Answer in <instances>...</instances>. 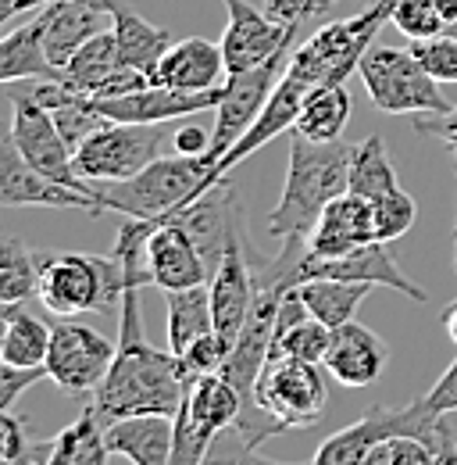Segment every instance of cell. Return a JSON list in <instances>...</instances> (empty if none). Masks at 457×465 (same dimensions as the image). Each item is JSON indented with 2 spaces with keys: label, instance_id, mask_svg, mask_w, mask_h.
<instances>
[{
  "label": "cell",
  "instance_id": "6da1fadb",
  "mask_svg": "<svg viewBox=\"0 0 457 465\" xmlns=\"http://www.w3.org/2000/svg\"><path fill=\"white\" fill-rule=\"evenodd\" d=\"M140 297L143 283H125L118 312V354L90 401L104 426L114 419L147 415V411L175 415L190 387L182 358L171 351H158L147 341V319Z\"/></svg>",
  "mask_w": 457,
  "mask_h": 465
},
{
  "label": "cell",
  "instance_id": "7a4b0ae2",
  "mask_svg": "<svg viewBox=\"0 0 457 465\" xmlns=\"http://www.w3.org/2000/svg\"><path fill=\"white\" fill-rule=\"evenodd\" d=\"M350 143H315L300 133H289V158L279 204L268 215V232L276 240H307L322 212L346 193Z\"/></svg>",
  "mask_w": 457,
  "mask_h": 465
},
{
  "label": "cell",
  "instance_id": "3957f363",
  "mask_svg": "<svg viewBox=\"0 0 457 465\" xmlns=\"http://www.w3.org/2000/svg\"><path fill=\"white\" fill-rule=\"evenodd\" d=\"M40 301L57 319H72L83 312L114 315L122 312L125 269L118 258H101L86 251H40Z\"/></svg>",
  "mask_w": 457,
  "mask_h": 465
},
{
  "label": "cell",
  "instance_id": "277c9868",
  "mask_svg": "<svg viewBox=\"0 0 457 465\" xmlns=\"http://www.w3.org/2000/svg\"><path fill=\"white\" fill-rule=\"evenodd\" d=\"M386 437H418L436 455H447V451L457 448V433L447 426V419L425 405V398H418V401H411L404 408H368L357 422H350V426H343L340 433H333L318 448L311 465H357V459L372 444H379Z\"/></svg>",
  "mask_w": 457,
  "mask_h": 465
},
{
  "label": "cell",
  "instance_id": "5b68a950",
  "mask_svg": "<svg viewBox=\"0 0 457 465\" xmlns=\"http://www.w3.org/2000/svg\"><path fill=\"white\" fill-rule=\"evenodd\" d=\"M204 158H158L143 173L122 183H90L93 197L101 201L104 212H118L125 219H165L171 212L186 208L208 175Z\"/></svg>",
  "mask_w": 457,
  "mask_h": 465
},
{
  "label": "cell",
  "instance_id": "8992f818",
  "mask_svg": "<svg viewBox=\"0 0 457 465\" xmlns=\"http://www.w3.org/2000/svg\"><path fill=\"white\" fill-rule=\"evenodd\" d=\"M372 104L386 115H440L451 112L454 104L443 97L440 83L422 68V61L400 47H372L361 68H357Z\"/></svg>",
  "mask_w": 457,
  "mask_h": 465
},
{
  "label": "cell",
  "instance_id": "52a82bcc",
  "mask_svg": "<svg viewBox=\"0 0 457 465\" xmlns=\"http://www.w3.org/2000/svg\"><path fill=\"white\" fill-rule=\"evenodd\" d=\"M326 365L300 361L289 354H272L261 380H258V408L279 426V430H304L322 419L329 405V383Z\"/></svg>",
  "mask_w": 457,
  "mask_h": 465
},
{
  "label": "cell",
  "instance_id": "ba28073f",
  "mask_svg": "<svg viewBox=\"0 0 457 465\" xmlns=\"http://www.w3.org/2000/svg\"><path fill=\"white\" fill-rule=\"evenodd\" d=\"M169 129L143 122H108L75 151V169L86 183H122L154 165L165 151Z\"/></svg>",
  "mask_w": 457,
  "mask_h": 465
},
{
  "label": "cell",
  "instance_id": "9c48e42d",
  "mask_svg": "<svg viewBox=\"0 0 457 465\" xmlns=\"http://www.w3.org/2000/svg\"><path fill=\"white\" fill-rule=\"evenodd\" d=\"M15 147L22 151V158L36 169V173L51 175L61 186H72V190H83V193H93L90 183L79 175L75 169V151L68 147V140L61 136L54 115L33 101L29 90H11V125H7ZM101 204V201H97Z\"/></svg>",
  "mask_w": 457,
  "mask_h": 465
},
{
  "label": "cell",
  "instance_id": "30bf717a",
  "mask_svg": "<svg viewBox=\"0 0 457 465\" xmlns=\"http://www.w3.org/2000/svg\"><path fill=\"white\" fill-rule=\"evenodd\" d=\"M114 348L104 333H97L86 322L61 319L51 330V351H47V372L64 394L93 398L112 369Z\"/></svg>",
  "mask_w": 457,
  "mask_h": 465
},
{
  "label": "cell",
  "instance_id": "8fae6325",
  "mask_svg": "<svg viewBox=\"0 0 457 465\" xmlns=\"http://www.w3.org/2000/svg\"><path fill=\"white\" fill-rule=\"evenodd\" d=\"M293 54H279V58L265 61L250 72H232L222 90V104L215 108V125H211V151L204 154L208 165H215L236 140H243V133L261 118L276 83L283 79L286 64ZM211 173V169H208Z\"/></svg>",
  "mask_w": 457,
  "mask_h": 465
},
{
  "label": "cell",
  "instance_id": "7c38bea8",
  "mask_svg": "<svg viewBox=\"0 0 457 465\" xmlns=\"http://www.w3.org/2000/svg\"><path fill=\"white\" fill-rule=\"evenodd\" d=\"M228 11L226 33H222V54L226 68L232 72H250L265 61L289 54V44L297 40L300 25H289L272 18L265 7H254L250 0H222Z\"/></svg>",
  "mask_w": 457,
  "mask_h": 465
},
{
  "label": "cell",
  "instance_id": "4fadbf2b",
  "mask_svg": "<svg viewBox=\"0 0 457 465\" xmlns=\"http://www.w3.org/2000/svg\"><path fill=\"white\" fill-rule=\"evenodd\" d=\"M0 204L4 208H18V204H33V208H57V212H86V215H108L93 193L61 186L51 175L36 173L22 151L15 147L11 133H4L0 140Z\"/></svg>",
  "mask_w": 457,
  "mask_h": 465
},
{
  "label": "cell",
  "instance_id": "5bb4252c",
  "mask_svg": "<svg viewBox=\"0 0 457 465\" xmlns=\"http://www.w3.org/2000/svg\"><path fill=\"white\" fill-rule=\"evenodd\" d=\"M161 223H175V226H182V230L190 232V240L197 243V251L204 254V262H208V269L215 276V269L226 258L232 232L243 230V204H239L236 186L228 179H222L219 186H211L208 193H200L186 208L165 215Z\"/></svg>",
  "mask_w": 457,
  "mask_h": 465
},
{
  "label": "cell",
  "instance_id": "9a60e30c",
  "mask_svg": "<svg viewBox=\"0 0 457 465\" xmlns=\"http://www.w3.org/2000/svg\"><path fill=\"white\" fill-rule=\"evenodd\" d=\"M222 90H171L151 83L129 97H93V108L108 122H143V125H169L179 118L200 115L222 104Z\"/></svg>",
  "mask_w": 457,
  "mask_h": 465
},
{
  "label": "cell",
  "instance_id": "2e32d148",
  "mask_svg": "<svg viewBox=\"0 0 457 465\" xmlns=\"http://www.w3.org/2000/svg\"><path fill=\"white\" fill-rule=\"evenodd\" d=\"M254 265L247 254V226L239 232H232L226 247L222 265L211 276V308H215V330L226 341L228 348L236 344V337L243 333V322L250 315L254 304Z\"/></svg>",
  "mask_w": 457,
  "mask_h": 465
},
{
  "label": "cell",
  "instance_id": "e0dca14e",
  "mask_svg": "<svg viewBox=\"0 0 457 465\" xmlns=\"http://www.w3.org/2000/svg\"><path fill=\"white\" fill-rule=\"evenodd\" d=\"M147 265H151V280L158 291H186V287L211 283V269L204 254L197 251L190 232L175 223L158 219V226L147 240Z\"/></svg>",
  "mask_w": 457,
  "mask_h": 465
},
{
  "label": "cell",
  "instance_id": "ac0fdd59",
  "mask_svg": "<svg viewBox=\"0 0 457 465\" xmlns=\"http://www.w3.org/2000/svg\"><path fill=\"white\" fill-rule=\"evenodd\" d=\"M386 361H390V348L383 344V337L350 319L333 330V344H329V354L322 365L343 387L357 391V387H372L383 376Z\"/></svg>",
  "mask_w": 457,
  "mask_h": 465
},
{
  "label": "cell",
  "instance_id": "d6986e66",
  "mask_svg": "<svg viewBox=\"0 0 457 465\" xmlns=\"http://www.w3.org/2000/svg\"><path fill=\"white\" fill-rule=\"evenodd\" d=\"M36 15L44 22L47 58L54 61L57 68H64L83 44H90L97 33H108V25L114 22L112 11H101L86 0H51Z\"/></svg>",
  "mask_w": 457,
  "mask_h": 465
},
{
  "label": "cell",
  "instance_id": "ffe728a7",
  "mask_svg": "<svg viewBox=\"0 0 457 465\" xmlns=\"http://www.w3.org/2000/svg\"><path fill=\"white\" fill-rule=\"evenodd\" d=\"M226 54L222 44H211L204 36H186L171 44V51L161 58L158 72L151 75L154 83L171 90H219L226 86Z\"/></svg>",
  "mask_w": 457,
  "mask_h": 465
},
{
  "label": "cell",
  "instance_id": "44dd1931",
  "mask_svg": "<svg viewBox=\"0 0 457 465\" xmlns=\"http://www.w3.org/2000/svg\"><path fill=\"white\" fill-rule=\"evenodd\" d=\"M372 240H375L372 204L365 197L343 193V197H336L322 212V219L315 223V230L307 236V247L318 258H340V254H350V251H357V247H365Z\"/></svg>",
  "mask_w": 457,
  "mask_h": 465
},
{
  "label": "cell",
  "instance_id": "7402d4cb",
  "mask_svg": "<svg viewBox=\"0 0 457 465\" xmlns=\"http://www.w3.org/2000/svg\"><path fill=\"white\" fill-rule=\"evenodd\" d=\"M104 440L112 455H122L132 465H169L175 444V415H125L104 426Z\"/></svg>",
  "mask_w": 457,
  "mask_h": 465
},
{
  "label": "cell",
  "instance_id": "603a6c76",
  "mask_svg": "<svg viewBox=\"0 0 457 465\" xmlns=\"http://www.w3.org/2000/svg\"><path fill=\"white\" fill-rule=\"evenodd\" d=\"M0 79L11 83H33V79H61V68L47 58L44 47V22L33 11V18L18 29H11L0 40Z\"/></svg>",
  "mask_w": 457,
  "mask_h": 465
},
{
  "label": "cell",
  "instance_id": "cb8c5ba5",
  "mask_svg": "<svg viewBox=\"0 0 457 465\" xmlns=\"http://www.w3.org/2000/svg\"><path fill=\"white\" fill-rule=\"evenodd\" d=\"M112 33H114V44H118V61L129 64V68H140L147 75L158 72L161 58L171 51V33L147 22L143 15H136L129 4H122L114 11V22H112ZM154 83V79H151Z\"/></svg>",
  "mask_w": 457,
  "mask_h": 465
},
{
  "label": "cell",
  "instance_id": "d4e9b609",
  "mask_svg": "<svg viewBox=\"0 0 457 465\" xmlns=\"http://www.w3.org/2000/svg\"><path fill=\"white\" fill-rule=\"evenodd\" d=\"M182 408L190 411V419L197 422L200 433L208 437H219L236 426L243 401H239V391L228 383L222 372H208V376H197L190 387H186V398Z\"/></svg>",
  "mask_w": 457,
  "mask_h": 465
},
{
  "label": "cell",
  "instance_id": "484cf974",
  "mask_svg": "<svg viewBox=\"0 0 457 465\" xmlns=\"http://www.w3.org/2000/svg\"><path fill=\"white\" fill-rule=\"evenodd\" d=\"M165 304H169V351L182 358L204 333L215 330L211 283L186 287V291H165Z\"/></svg>",
  "mask_w": 457,
  "mask_h": 465
},
{
  "label": "cell",
  "instance_id": "4316f807",
  "mask_svg": "<svg viewBox=\"0 0 457 465\" xmlns=\"http://www.w3.org/2000/svg\"><path fill=\"white\" fill-rule=\"evenodd\" d=\"M4 308V344H0V361L7 365H47L51 351V330L40 315H33L22 304H0Z\"/></svg>",
  "mask_w": 457,
  "mask_h": 465
},
{
  "label": "cell",
  "instance_id": "83f0119b",
  "mask_svg": "<svg viewBox=\"0 0 457 465\" xmlns=\"http://www.w3.org/2000/svg\"><path fill=\"white\" fill-rule=\"evenodd\" d=\"M400 190L397 169L386 154L383 136H368L361 143H350V169H346V193L375 201L383 193Z\"/></svg>",
  "mask_w": 457,
  "mask_h": 465
},
{
  "label": "cell",
  "instance_id": "f1b7e54d",
  "mask_svg": "<svg viewBox=\"0 0 457 465\" xmlns=\"http://www.w3.org/2000/svg\"><path fill=\"white\" fill-rule=\"evenodd\" d=\"M350 122V94H346V83L340 86H318L304 97V108L297 115L293 133L315 140V143H333L340 140L343 129Z\"/></svg>",
  "mask_w": 457,
  "mask_h": 465
},
{
  "label": "cell",
  "instance_id": "f546056e",
  "mask_svg": "<svg viewBox=\"0 0 457 465\" xmlns=\"http://www.w3.org/2000/svg\"><path fill=\"white\" fill-rule=\"evenodd\" d=\"M368 291H372V283H350V280H311V283L297 287L300 301L311 312V319L326 322L329 330L350 322Z\"/></svg>",
  "mask_w": 457,
  "mask_h": 465
},
{
  "label": "cell",
  "instance_id": "4dcf8cb0",
  "mask_svg": "<svg viewBox=\"0 0 457 465\" xmlns=\"http://www.w3.org/2000/svg\"><path fill=\"white\" fill-rule=\"evenodd\" d=\"M122 61H118V44H114V33H97L90 44H83L72 61L61 68V83L64 86H72L75 94H86V97H93L108 79H112V72L118 68Z\"/></svg>",
  "mask_w": 457,
  "mask_h": 465
},
{
  "label": "cell",
  "instance_id": "1f68e13d",
  "mask_svg": "<svg viewBox=\"0 0 457 465\" xmlns=\"http://www.w3.org/2000/svg\"><path fill=\"white\" fill-rule=\"evenodd\" d=\"M29 297H40V262L22 240L7 236L0 243V304H22Z\"/></svg>",
  "mask_w": 457,
  "mask_h": 465
},
{
  "label": "cell",
  "instance_id": "d6a6232c",
  "mask_svg": "<svg viewBox=\"0 0 457 465\" xmlns=\"http://www.w3.org/2000/svg\"><path fill=\"white\" fill-rule=\"evenodd\" d=\"M329 344H333V330L326 322H318V319H304L293 330H276L272 354H289V358L322 365L326 354H329Z\"/></svg>",
  "mask_w": 457,
  "mask_h": 465
},
{
  "label": "cell",
  "instance_id": "836d02e7",
  "mask_svg": "<svg viewBox=\"0 0 457 465\" xmlns=\"http://www.w3.org/2000/svg\"><path fill=\"white\" fill-rule=\"evenodd\" d=\"M372 204V230H375V240L379 243H390V240H400L404 232L414 226V215H418V204L411 193L404 190H394V193H383Z\"/></svg>",
  "mask_w": 457,
  "mask_h": 465
},
{
  "label": "cell",
  "instance_id": "e575fe53",
  "mask_svg": "<svg viewBox=\"0 0 457 465\" xmlns=\"http://www.w3.org/2000/svg\"><path fill=\"white\" fill-rule=\"evenodd\" d=\"M390 22L397 25L400 33L414 44V40H433V36H443L451 25L433 11L429 0H397Z\"/></svg>",
  "mask_w": 457,
  "mask_h": 465
},
{
  "label": "cell",
  "instance_id": "d590c367",
  "mask_svg": "<svg viewBox=\"0 0 457 465\" xmlns=\"http://www.w3.org/2000/svg\"><path fill=\"white\" fill-rule=\"evenodd\" d=\"M411 54L422 61V68L436 79V83H457V36L443 33L433 40H414Z\"/></svg>",
  "mask_w": 457,
  "mask_h": 465
},
{
  "label": "cell",
  "instance_id": "8d00e7d4",
  "mask_svg": "<svg viewBox=\"0 0 457 465\" xmlns=\"http://www.w3.org/2000/svg\"><path fill=\"white\" fill-rule=\"evenodd\" d=\"M200 465H286V462L265 459V455H261L254 444H247L243 433L232 426V430L219 433V437L211 440V448H208V455H204V462Z\"/></svg>",
  "mask_w": 457,
  "mask_h": 465
},
{
  "label": "cell",
  "instance_id": "74e56055",
  "mask_svg": "<svg viewBox=\"0 0 457 465\" xmlns=\"http://www.w3.org/2000/svg\"><path fill=\"white\" fill-rule=\"evenodd\" d=\"M228 344L219 337V330H211V333H204L193 348L182 354V369H186V376H190V383L197 380V376H208V372H219L222 365H226L228 358Z\"/></svg>",
  "mask_w": 457,
  "mask_h": 465
},
{
  "label": "cell",
  "instance_id": "f35d334b",
  "mask_svg": "<svg viewBox=\"0 0 457 465\" xmlns=\"http://www.w3.org/2000/svg\"><path fill=\"white\" fill-rule=\"evenodd\" d=\"M40 380H51L47 365H7V361H0V411H11V405Z\"/></svg>",
  "mask_w": 457,
  "mask_h": 465
},
{
  "label": "cell",
  "instance_id": "ab89813d",
  "mask_svg": "<svg viewBox=\"0 0 457 465\" xmlns=\"http://www.w3.org/2000/svg\"><path fill=\"white\" fill-rule=\"evenodd\" d=\"M336 7V0H265V11L279 22H289V25H300L307 18H322Z\"/></svg>",
  "mask_w": 457,
  "mask_h": 465
},
{
  "label": "cell",
  "instance_id": "60d3db41",
  "mask_svg": "<svg viewBox=\"0 0 457 465\" xmlns=\"http://www.w3.org/2000/svg\"><path fill=\"white\" fill-rule=\"evenodd\" d=\"M411 129L418 136H433V140L447 143L451 154H454V169H457V104L451 112H440V115H414L411 118Z\"/></svg>",
  "mask_w": 457,
  "mask_h": 465
},
{
  "label": "cell",
  "instance_id": "b9f144b4",
  "mask_svg": "<svg viewBox=\"0 0 457 465\" xmlns=\"http://www.w3.org/2000/svg\"><path fill=\"white\" fill-rule=\"evenodd\" d=\"M29 448H33V444H29V426H25L18 415L0 411V462L22 459Z\"/></svg>",
  "mask_w": 457,
  "mask_h": 465
},
{
  "label": "cell",
  "instance_id": "7bdbcfd3",
  "mask_svg": "<svg viewBox=\"0 0 457 465\" xmlns=\"http://www.w3.org/2000/svg\"><path fill=\"white\" fill-rule=\"evenodd\" d=\"M171 147H175V154L204 158V154L211 151V129H204V125H197V122H182V125H175Z\"/></svg>",
  "mask_w": 457,
  "mask_h": 465
},
{
  "label": "cell",
  "instance_id": "ee69618b",
  "mask_svg": "<svg viewBox=\"0 0 457 465\" xmlns=\"http://www.w3.org/2000/svg\"><path fill=\"white\" fill-rule=\"evenodd\" d=\"M143 86H151V75H147V72L129 68V64H118L112 72V79H108L93 97H129V94H136V90H143Z\"/></svg>",
  "mask_w": 457,
  "mask_h": 465
},
{
  "label": "cell",
  "instance_id": "f6af8a7d",
  "mask_svg": "<svg viewBox=\"0 0 457 465\" xmlns=\"http://www.w3.org/2000/svg\"><path fill=\"white\" fill-rule=\"evenodd\" d=\"M425 405L433 408L436 415H451V411H457V358L447 365V372L433 383V391L425 394Z\"/></svg>",
  "mask_w": 457,
  "mask_h": 465
},
{
  "label": "cell",
  "instance_id": "bcb514c9",
  "mask_svg": "<svg viewBox=\"0 0 457 465\" xmlns=\"http://www.w3.org/2000/svg\"><path fill=\"white\" fill-rule=\"evenodd\" d=\"M394 465H440V455L418 437H390Z\"/></svg>",
  "mask_w": 457,
  "mask_h": 465
},
{
  "label": "cell",
  "instance_id": "7dc6e473",
  "mask_svg": "<svg viewBox=\"0 0 457 465\" xmlns=\"http://www.w3.org/2000/svg\"><path fill=\"white\" fill-rule=\"evenodd\" d=\"M357 465H394V444H390V437L379 440V444H372V448L357 459Z\"/></svg>",
  "mask_w": 457,
  "mask_h": 465
},
{
  "label": "cell",
  "instance_id": "c3c4849f",
  "mask_svg": "<svg viewBox=\"0 0 457 465\" xmlns=\"http://www.w3.org/2000/svg\"><path fill=\"white\" fill-rule=\"evenodd\" d=\"M51 451H54V440H47V444H33L22 459H7V462H0V465H47Z\"/></svg>",
  "mask_w": 457,
  "mask_h": 465
},
{
  "label": "cell",
  "instance_id": "681fc988",
  "mask_svg": "<svg viewBox=\"0 0 457 465\" xmlns=\"http://www.w3.org/2000/svg\"><path fill=\"white\" fill-rule=\"evenodd\" d=\"M429 4H433V11H436V15L454 29L457 25V0H429Z\"/></svg>",
  "mask_w": 457,
  "mask_h": 465
},
{
  "label": "cell",
  "instance_id": "f907efd6",
  "mask_svg": "<svg viewBox=\"0 0 457 465\" xmlns=\"http://www.w3.org/2000/svg\"><path fill=\"white\" fill-rule=\"evenodd\" d=\"M443 330H447V337L457 344V297L447 304V312H443Z\"/></svg>",
  "mask_w": 457,
  "mask_h": 465
},
{
  "label": "cell",
  "instance_id": "816d5d0a",
  "mask_svg": "<svg viewBox=\"0 0 457 465\" xmlns=\"http://www.w3.org/2000/svg\"><path fill=\"white\" fill-rule=\"evenodd\" d=\"M47 465H68V448H64L61 433L54 437V451H51V459H47Z\"/></svg>",
  "mask_w": 457,
  "mask_h": 465
},
{
  "label": "cell",
  "instance_id": "f5cc1de1",
  "mask_svg": "<svg viewBox=\"0 0 457 465\" xmlns=\"http://www.w3.org/2000/svg\"><path fill=\"white\" fill-rule=\"evenodd\" d=\"M454 265H457V230H454Z\"/></svg>",
  "mask_w": 457,
  "mask_h": 465
}]
</instances>
